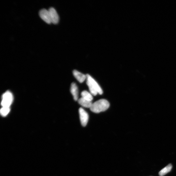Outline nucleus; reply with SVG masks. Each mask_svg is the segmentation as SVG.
Instances as JSON below:
<instances>
[{
    "label": "nucleus",
    "mask_w": 176,
    "mask_h": 176,
    "mask_svg": "<svg viewBox=\"0 0 176 176\" xmlns=\"http://www.w3.org/2000/svg\"><path fill=\"white\" fill-rule=\"evenodd\" d=\"M81 95L82 98L89 101H91L93 99V97L91 93L87 91H82L81 93Z\"/></svg>",
    "instance_id": "nucleus-11"
},
{
    "label": "nucleus",
    "mask_w": 176,
    "mask_h": 176,
    "mask_svg": "<svg viewBox=\"0 0 176 176\" xmlns=\"http://www.w3.org/2000/svg\"><path fill=\"white\" fill-rule=\"evenodd\" d=\"M79 104L81 105L86 107V108H90L91 106L92 103L91 101H90L81 98L78 100Z\"/></svg>",
    "instance_id": "nucleus-9"
},
{
    "label": "nucleus",
    "mask_w": 176,
    "mask_h": 176,
    "mask_svg": "<svg viewBox=\"0 0 176 176\" xmlns=\"http://www.w3.org/2000/svg\"><path fill=\"white\" fill-rule=\"evenodd\" d=\"M172 168V165L171 164H169L164 168L162 169L159 173L160 176H164L167 173L170 172Z\"/></svg>",
    "instance_id": "nucleus-10"
},
{
    "label": "nucleus",
    "mask_w": 176,
    "mask_h": 176,
    "mask_svg": "<svg viewBox=\"0 0 176 176\" xmlns=\"http://www.w3.org/2000/svg\"><path fill=\"white\" fill-rule=\"evenodd\" d=\"M10 108L9 107H2L1 109L0 112L2 116L3 117H5L9 113Z\"/></svg>",
    "instance_id": "nucleus-13"
},
{
    "label": "nucleus",
    "mask_w": 176,
    "mask_h": 176,
    "mask_svg": "<svg viewBox=\"0 0 176 176\" xmlns=\"http://www.w3.org/2000/svg\"><path fill=\"white\" fill-rule=\"evenodd\" d=\"M87 84L89 88L90 92L92 95L94 96H96L97 95L98 93L97 90L94 88L89 81L87 80Z\"/></svg>",
    "instance_id": "nucleus-12"
},
{
    "label": "nucleus",
    "mask_w": 176,
    "mask_h": 176,
    "mask_svg": "<svg viewBox=\"0 0 176 176\" xmlns=\"http://www.w3.org/2000/svg\"><path fill=\"white\" fill-rule=\"evenodd\" d=\"M51 23L54 24H58L59 21V17L56 11L53 8H51L48 10Z\"/></svg>",
    "instance_id": "nucleus-4"
},
{
    "label": "nucleus",
    "mask_w": 176,
    "mask_h": 176,
    "mask_svg": "<svg viewBox=\"0 0 176 176\" xmlns=\"http://www.w3.org/2000/svg\"><path fill=\"white\" fill-rule=\"evenodd\" d=\"M39 15L41 18L46 23L48 24L51 23L49 12L48 10L42 9L39 12Z\"/></svg>",
    "instance_id": "nucleus-6"
},
{
    "label": "nucleus",
    "mask_w": 176,
    "mask_h": 176,
    "mask_svg": "<svg viewBox=\"0 0 176 176\" xmlns=\"http://www.w3.org/2000/svg\"><path fill=\"white\" fill-rule=\"evenodd\" d=\"M109 106V102L105 99H102L93 103L90 109L92 112L98 113L105 111Z\"/></svg>",
    "instance_id": "nucleus-1"
},
{
    "label": "nucleus",
    "mask_w": 176,
    "mask_h": 176,
    "mask_svg": "<svg viewBox=\"0 0 176 176\" xmlns=\"http://www.w3.org/2000/svg\"><path fill=\"white\" fill-rule=\"evenodd\" d=\"M71 92L73 96L74 99L75 101L78 100V90L76 84L73 83L71 85Z\"/></svg>",
    "instance_id": "nucleus-7"
},
{
    "label": "nucleus",
    "mask_w": 176,
    "mask_h": 176,
    "mask_svg": "<svg viewBox=\"0 0 176 176\" xmlns=\"http://www.w3.org/2000/svg\"><path fill=\"white\" fill-rule=\"evenodd\" d=\"M14 97L12 93L7 91L4 93L2 97L1 105L2 107H9L13 101Z\"/></svg>",
    "instance_id": "nucleus-2"
},
{
    "label": "nucleus",
    "mask_w": 176,
    "mask_h": 176,
    "mask_svg": "<svg viewBox=\"0 0 176 176\" xmlns=\"http://www.w3.org/2000/svg\"><path fill=\"white\" fill-rule=\"evenodd\" d=\"M73 74L76 79L80 83H82L87 79L86 75H85L77 70H74L73 71Z\"/></svg>",
    "instance_id": "nucleus-8"
},
{
    "label": "nucleus",
    "mask_w": 176,
    "mask_h": 176,
    "mask_svg": "<svg viewBox=\"0 0 176 176\" xmlns=\"http://www.w3.org/2000/svg\"><path fill=\"white\" fill-rule=\"evenodd\" d=\"M86 75L87 80L89 81L91 84L97 90L98 93L102 95L103 93L102 89L98 85L97 81L94 80L90 75L87 74Z\"/></svg>",
    "instance_id": "nucleus-5"
},
{
    "label": "nucleus",
    "mask_w": 176,
    "mask_h": 176,
    "mask_svg": "<svg viewBox=\"0 0 176 176\" xmlns=\"http://www.w3.org/2000/svg\"><path fill=\"white\" fill-rule=\"evenodd\" d=\"M79 114L81 125L85 127L87 125L88 121V114L86 111L81 108L79 109Z\"/></svg>",
    "instance_id": "nucleus-3"
}]
</instances>
